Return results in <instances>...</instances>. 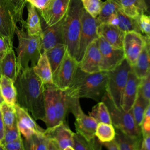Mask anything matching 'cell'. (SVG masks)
Instances as JSON below:
<instances>
[{"label": "cell", "mask_w": 150, "mask_h": 150, "mask_svg": "<svg viewBox=\"0 0 150 150\" xmlns=\"http://www.w3.org/2000/svg\"><path fill=\"white\" fill-rule=\"evenodd\" d=\"M63 150H75V149L72 146H67L64 148Z\"/></svg>", "instance_id": "cell-52"}, {"label": "cell", "mask_w": 150, "mask_h": 150, "mask_svg": "<svg viewBox=\"0 0 150 150\" xmlns=\"http://www.w3.org/2000/svg\"><path fill=\"white\" fill-rule=\"evenodd\" d=\"M83 8L93 18H96L101 11L103 5L101 0H80Z\"/></svg>", "instance_id": "cell-38"}, {"label": "cell", "mask_w": 150, "mask_h": 150, "mask_svg": "<svg viewBox=\"0 0 150 150\" xmlns=\"http://www.w3.org/2000/svg\"><path fill=\"white\" fill-rule=\"evenodd\" d=\"M115 131V140L119 150H139L142 137L129 136L117 129Z\"/></svg>", "instance_id": "cell-28"}, {"label": "cell", "mask_w": 150, "mask_h": 150, "mask_svg": "<svg viewBox=\"0 0 150 150\" xmlns=\"http://www.w3.org/2000/svg\"><path fill=\"white\" fill-rule=\"evenodd\" d=\"M68 112H71L75 118V128L76 133L87 140H90L95 137V131L98 122L89 115L83 111L79 98L69 96L66 94Z\"/></svg>", "instance_id": "cell-8"}, {"label": "cell", "mask_w": 150, "mask_h": 150, "mask_svg": "<svg viewBox=\"0 0 150 150\" xmlns=\"http://www.w3.org/2000/svg\"><path fill=\"white\" fill-rule=\"evenodd\" d=\"M16 124L20 133L23 135L25 139H29L33 134H35L32 129L29 128L28 127H27L26 125H25L22 122H21L18 120H17Z\"/></svg>", "instance_id": "cell-45"}, {"label": "cell", "mask_w": 150, "mask_h": 150, "mask_svg": "<svg viewBox=\"0 0 150 150\" xmlns=\"http://www.w3.org/2000/svg\"><path fill=\"white\" fill-rule=\"evenodd\" d=\"M107 72L88 73L78 68L70 87L65 90L69 96L101 101L107 92Z\"/></svg>", "instance_id": "cell-2"}, {"label": "cell", "mask_w": 150, "mask_h": 150, "mask_svg": "<svg viewBox=\"0 0 150 150\" xmlns=\"http://www.w3.org/2000/svg\"><path fill=\"white\" fill-rule=\"evenodd\" d=\"M98 43L101 57V71H110L117 67L125 59L122 49L112 46L101 36H99Z\"/></svg>", "instance_id": "cell-11"}, {"label": "cell", "mask_w": 150, "mask_h": 150, "mask_svg": "<svg viewBox=\"0 0 150 150\" xmlns=\"http://www.w3.org/2000/svg\"><path fill=\"white\" fill-rule=\"evenodd\" d=\"M140 128L142 137L150 135V101L146 108Z\"/></svg>", "instance_id": "cell-42"}, {"label": "cell", "mask_w": 150, "mask_h": 150, "mask_svg": "<svg viewBox=\"0 0 150 150\" xmlns=\"http://www.w3.org/2000/svg\"><path fill=\"white\" fill-rule=\"evenodd\" d=\"M17 122V121H16ZM21 133L18 128L16 122L11 128H5L4 136L1 141L2 145L15 141L21 137Z\"/></svg>", "instance_id": "cell-39"}, {"label": "cell", "mask_w": 150, "mask_h": 150, "mask_svg": "<svg viewBox=\"0 0 150 150\" xmlns=\"http://www.w3.org/2000/svg\"><path fill=\"white\" fill-rule=\"evenodd\" d=\"M147 41L148 39L142 34L137 32L131 31L125 33L122 49L125 59L131 66L136 62Z\"/></svg>", "instance_id": "cell-12"}, {"label": "cell", "mask_w": 150, "mask_h": 150, "mask_svg": "<svg viewBox=\"0 0 150 150\" xmlns=\"http://www.w3.org/2000/svg\"><path fill=\"white\" fill-rule=\"evenodd\" d=\"M4 132H5V125L3 122L1 112L0 110V140L1 141H2L4 138Z\"/></svg>", "instance_id": "cell-49"}, {"label": "cell", "mask_w": 150, "mask_h": 150, "mask_svg": "<svg viewBox=\"0 0 150 150\" xmlns=\"http://www.w3.org/2000/svg\"><path fill=\"white\" fill-rule=\"evenodd\" d=\"M67 51V47L64 44H59L50 49L45 52L49 62L53 77L59 69Z\"/></svg>", "instance_id": "cell-27"}, {"label": "cell", "mask_w": 150, "mask_h": 150, "mask_svg": "<svg viewBox=\"0 0 150 150\" xmlns=\"http://www.w3.org/2000/svg\"><path fill=\"white\" fill-rule=\"evenodd\" d=\"M23 141L25 150H47L48 138L45 135L34 134Z\"/></svg>", "instance_id": "cell-36"}, {"label": "cell", "mask_w": 150, "mask_h": 150, "mask_svg": "<svg viewBox=\"0 0 150 150\" xmlns=\"http://www.w3.org/2000/svg\"><path fill=\"white\" fill-rule=\"evenodd\" d=\"M0 73L13 81H15L19 74L17 57L13 47H11L0 61Z\"/></svg>", "instance_id": "cell-21"}, {"label": "cell", "mask_w": 150, "mask_h": 150, "mask_svg": "<svg viewBox=\"0 0 150 150\" xmlns=\"http://www.w3.org/2000/svg\"><path fill=\"white\" fill-rule=\"evenodd\" d=\"M15 81L9 77L1 75L0 77V93L4 102L14 106L16 104L17 92Z\"/></svg>", "instance_id": "cell-25"}, {"label": "cell", "mask_w": 150, "mask_h": 150, "mask_svg": "<svg viewBox=\"0 0 150 150\" xmlns=\"http://www.w3.org/2000/svg\"><path fill=\"white\" fill-rule=\"evenodd\" d=\"M5 150H25L23 139L21 137L17 140L4 145Z\"/></svg>", "instance_id": "cell-44"}, {"label": "cell", "mask_w": 150, "mask_h": 150, "mask_svg": "<svg viewBox=\"0 0 150 150\" xmlns=\"http://www.w3.org/2000/svg\"><path fill=\"white\" fill-rule=\"evenodd\" d=\"M101 101L107 106L112 124L115 129L129 136L142 137L141 128L137 125L131 110L125 111L122 108L117 107L107 95V92Z\"/></svg>", "instance_id": "cell-7"}, {"label": "cell", "mask_w": 150, "mask_h": 150, "mask_svg": "<svg viewBox=\"0 0 150 150\" xmlns=\"http://www.w3.org/2000/svg\"><path fill=\"white\" fill-rule=\"evenodd\" d=\"M101 57L98 39H96L87 47L81 60L79 62V67L86 73H97L101 71Z\"/></svg>", "instance_id": "cell-14"}, {"label": "cell", "mask_w": 150, "mask_h": 150, "mask_svg": "<svg viewBox=\"0 0 150 150\" xmlns=\"http://www.w3.org/2000/svg\"><path fill=\"white\" fill-rule=\"evenodd\" d=\"M47 150H60L55 142L52 139H48L47 142Z\"/></svg>", "instance_id": "cell-50"}, {"label": "cell", "mask_w": 150, "mask_h": 150, "mask_svg": "<svg viewBox=\"0 0 150 150\" xmlns=\"http://www.w3.org/2000/svg\"><path fill=\"white\" fill-rule=\"evenodd\" d=\"M4 102V100L3 99V98L2 97L1 95V93H0V105Z\"/></svg>", "instance_id": "cell-54"}, {"label": "cell", "mask_w": 150, "mask_h": 150, "mask_svg": "<svg viewBox=\"0 0 150 150\" xmlns=\"http://www.w3.org/2000/svg\"><path fill=\"white\" fill-rule=\"evenodd\" d=\"M0 110L5 125V128L12 127L17 121L16 111L14 106L9 105L4 102L0 105Z\"/></svg>", "instance_id": "cell-37"}, {"label": "cell", "mask_w": 150, "mask_h": 150, "mask_svg": "<svg viewBox=\"0 0 150 150\" xmlns=\"http://www.w3.org/2000/svg\"><path fill=\"white\" fill-rule=\"evenodd\" d=\"M103 146H104L108 150H119L117 144L115 139L108 142L102 144Z\"/></svg>", "instance_id": "cell-48"}, {"label": "cell", "mask_w": 150, "mask_h": 150, "mask_svg": "<svg viewBox=\"0 0 150 150\" xmlns=\"http://www.w3.org/2000/svg\"><path fill=\"white\" fill-rule=\"evenodd\" d=\"M116 131L112 124L98 122L97 125L95 137L101 143L108 142L115 139Z\"/></svg>", "instance_id": "cell-31"}, {"label": "cell", "mask_w": 150, "mask_h": 150, "mask_svg": "<svg viewBox=\"0 0 150 150\" xmlns=\"http://www.w3.org/2000/svg\"><path fill=\"white\" fill-rule=\"evenodd\" d=\"M139 150H150V135L142 137Z\"/></svg>", "instance_id": "cell-47"}, {"label": "cell", "mask_w": 150, "mask_h": 150, "mask_svg": "<svg viewBox=\"0 0 150 150\" xmlns=\"http://www.w3.org/2000/svg\"><path fill=\"white\" fill-rule=\"evenodd\" d=\"M98 33L112 46L122 49L125 32L117 26L107 23H101L98 27Z\"/></svg>", "instance_id": "cell-19"}, {"label": "cell", "mask_w": 150, "mask_h": 150, "mask_svg": "<svg viewBox=\"0 0 150 150\" xmlns=\"http://www.w3.org/2000/svg\"><path fill=\"white\" fill-rule=\"evenodd\" d=\"M139 93L148 102L150 101V70L147 74L141 79Z\"/></svg>", "instance_id": "cell-40"}, {"label": "cell", "mask_w": 150, "mask_h": 150, "mask_svg": "<svg viewBox=\"0 0 150 150\" xmlns=\"http://www.w3.org/2000/svg\"><path fill=\"white\" fill-rule=\"evenodd\" d=\"M131 69V66L125 59L115 69L107 71V94L115 106L120 108H122L123 91Z\"/></svg>", "instance_id": "cell-6"}, {"label": "cell", "mask_w": 150, "mask_h": 150, "mask_svg": "<svg viewBox=\"0 0 150 150\" xmlns=\"http://www.w3.org/2000/svg\"><path fill=\"white\" fill-rule=\"evenodd\" d=\"M15 33L19 42L16 57L19 73L23 69L33 67L36 64L42 51V41L40 36L29 35L23 25L21 29L16 27Z\"/></svg>", "instance_id": "cell-4"}, {"label": "cell", "mask_w": 150, "mask_h": 150, "mask_svg": "<svg viewBox=\"0 0 150 150\" xmlns=\"http://www.w3.org/2000/svg\"><path fill=\"white\" fill-rule=\"evenodd\" d=\"M11 47H13V42L0 36V61Z\"/></svg>", "instance_id": "cell-43"}, {"label": "cell", "mask_w": 150, "mask_h": 150, "mask_svg": "<svg viewBox=\"0 0 150 150\" xmlns=\"http://www.w3.org/2000/svg\"><path fill=\"white\" fill-rule=\"evenodd\" d=\"M140 81L141 79L134 74L131 69L122 94V108L124 111L131 110L138 94Z\"/></svg>", "instance_id": "cell-17"}, {"label": "cell", "mask_w": 150, "mask_h": 150, "mask_svg": "<svg viewBox=\"0 0 150 150\" xmlns=\"http://www.w3.org/2000/svg\"><path fill=\"white\" fill-rule=\"evenodd\" d=\"M106 23L117 26L125 33L135 31L141 33L138 19L127 16L121 10H119L117 13L112 15Z\"/></svg>", "instance_id": "cell-20"}, {"label": "cell", "mask_w": 150, "mask_h": 150, "mask_svg": "<svg viewBox=\"0 0 150 150\" xmlns=\"http://www.w3.org/2000/svg\"><path fill=\"white\" fill-rule=\"evenodd\" d=\"M83 8L80 0H71L63 21V34L67 52L76 60L79 49Z\"/></svg>", "instance_id": "cell-3"}, {"label": "cell", "mask_w": 150, "mask_h": 150, "mask_svg": "<svg viewBox=\"0 0 150 150\" xmlns=\"http://www.w3.org/2000/svg\"><path fill=\"white\" fill-rule=\"evenodd\" d=\"M149 102L146 101L139 93L132 107L131 111L137 125L141 127L145 112Z\"/></svg>", "instance_id": "cell-35"}, {"label": "cell", "mask_w": 150, "mask_h": 150, "mask_svg": "<svg viewBox=\"0 0 150 150\" xmlns=\"http://www.w3.org/2000/svg\"><path fill=\"white\" fill-rule=\"evenodd\" d=\"M138 22L141 33L150 41V15H142L138 19Z\"/></svg>", "instance_id": "cell-41"}, {"label": "cell", "mask_w": 150, "mask_h": 150, "mask_svg": "<svg viewBox=\"0 0 150 150\" xmlns=\"http://www.w3.org/2000/svg\"><path fill=\"white\" fill-rule=\"evenodd\" d=\"M63 18L52 26L46 25V26L43 29L40 36L42 52H46L59 44H64L63 34Z\"/></svg>", "instance_id": "cell-16"}, {"label": "cell", "mask_w": 150, "mask_h": 150, "mask_svg": "<svg viewBox=\"0 0 150 150\" xmlns=\"http://www.w3.org/2000/svg\"><path fill=\"white\" fill-rule=\"evenodd\" d=\"M54 84L45 85L44 90V108L45 117L42 120L46 124L47 128L56 125V115L54 105Z\"/></svg>", "instance_id": "cell-18"}, {"label": "cell", "mask_w": 150, "mask_h": 150, "mask_svg": "<svg viewBox=\"0 0 150 150\" xmlns=\"http://www.w3.org/2000/svg\"><path fill=\"white\" fill-rule=\"evenodd\" d=\"M79 68V62L66 51L63 60L53 76V84L59 89L66 90L71 86Z\"/></svg>", "instance_id": "cell-10"}, {"label": "cell", "mask_w": 150, "mask_h": 150, "mask_svg": "<svg viewBox=\"0 0 150 150\" xmlns=\"http://www.w3.org/2000/svg\"><path fill=\"white\" fill-rule=\"evenodd\" d=\"M146 8V14L150 15V0H144Z\"/></svg>", "instance_id": "cell-51"}, {"label": "cell", "mask_w": 150, "mask_h": 150, "mask_svg": "<svg viewBox=\"0 0 150 150\" xmlns=\"http://www.w3.org/2000/svg\"><path fill=\"white\" fill-rule=\"evenodd\" d=\"M131 68L132 71L139 79H142L150 70V55L146 44Z\"/></svg>", "instance_id": "cell-29"}, {"label": "cell", "mask_w": 150, "mask_h": 150, "mask_svg": "<svg viewBox=\"0 0 150 150\" xmlns=\"http://www.w3.org/2000/svg\"><path fill=\"white\" fill-rule=\"evenodd\" d=\"M16 104L29 112L35 120L45 117V84L35 73L33 67L21 70L16 80Z\"/></svg>", "instance_id": "cell-1"}, {"label": "cell", "mask_w": 150, "mask_h": 150, "mask_svg": "<svg viewBox=\"0 0 150 150\" xmlns=\"http://www.w3.org/2000/svg\"><path fill=\"white\" fill-rule=\"evenodd\" d=\"M101 23L97 18L92 17L84 8L81 13V32L79 42V49L77 61L81 60L88 45L98 39V27Z\"/></svg>", "instance_id": "cell-9"}, {"label": "cell", "mask_w": 150, "mask_h": 150, "mask_svg": "<svg viewBox=\"0 0 150 150\" xmlns=\"http://www.w3.org/2000/svg\"><path fill=\"white\" fill-rule=\"evenodd\" d=\"M119 10H121L119 0H105L103 2L100 12L96 18L101 23H106L108 19Z\"/></svg>", "instance_id": "cell-34"}, {"label": "cell", "mask_w": 150, "mask_h": 150, "mask_svg": "<svg viewBox=\"0 0 150 150\" xmlns=\"http://www.w3.org/2000/svg\"><path fill=\"white\" fill-rule=\"evenodd\" d=\"M1 73H0V77H1Z\"/></svg>", "instance_id": "cell-57"}, {"label": "cell", "mask_w": 150, "mask_h": 150, "mask_svg": "<svg viewBox=\"0 0 150 150\" xmlns=\"http://www.w3.org/2000/svg\"><path fill=\"white\" fill-rule=\"evenodd\" d=\"M146 47H147V49H148V53L150 55V41H147L146 42Z\"/></svg>", "instance_id": "cell-53"}, {"label": "cell", "mask_w": 150, "mask_h": 150, "mask_svg": "<svg viewBox=\"0 0 150 150\" xmlns=\"http://www.w3.org/2000/svg\"><path fill=\"white\" fill-rule=\"evenodd\" d=\"M71 0H50L45 8L40 12L45 24L53 25L65 16Z\"/></svg>", "instance_id": "cell-13"}, {"label": "cell", "mask_w": 150, "mask_h": 150, "mask_svg": "<svg viewBox=\"0 0 150 150\" xmlns=\"http://www.w3.org/2000/svg\"><path fill=\"white\" fill-rule=\"evenodd\" d=\"M0 144H1V140H0Z\"/></svg>", "instance_id": "cell-56"}, {"label": "cell", "mask_w": 150, "mask_h": 150, "mask_svg": "<svg viewBox=\"0 0 150 150\" xmlns=\"http://www.w3.org/2000/svg\"><path fill=\"white\" fill-rule=\"evenodd\" d=\"M28 18L26 21L22 20L23 24L28 33L32 36H41L43 28L42 26L40 19L37 9L33 5L29 4L28 7Z\"/></svg>", "instance_id": "cell-22"}, {"label": "cell", "mask_w": 150, "mask_h": 150, "mask_svg": "<svg viewBox=\"0 0 150 150\" xmlns=\"http://www.w3.org/2000/svg\"><path fill=\"white\" fill-rule=\"evenodd\" d=\"M103 144L96 137L87 140L77 133H74L73 148L75 150H101Z\"/></svg>", "instance_id": "cell-32"}, {"label": "cell", "mask_w": 150, "mask_h": 150, "mask_svg": "<svg viewBox=\"0 0 150 150\" xmlns=\"http://www.w3.org/2000/svg\"><path fill=\"white\" fill-rule=\"evenodd\" d=\"M121 10L127 16L138 19L146 14V8L144 0H119Z\"/></svg>", "instance_id": "cell-24"}, {"label": "cell", "mask_w": 150, "mask_h": 150, "mask_svg": "<svg viewBox=\"0 0 150 150\" xmlns=\"http://www.w3.org/2000/svg\"><path fill=\"white\" fill-rule=\"evenodd\" d=\"M0 150H5L4 146V145H2V144H0Z\"/></svg>", "instance_id": "cell-55"}, {"label": "cell", "mask_w": 150, "mask_h": 150, "mask_svg": "<svg viewBox=\"0 0 150 150\" xmlns=\"http://www.w3.org/2000/svg\"><path fill=\"white\" fill-rule=\"evenodd\" d=\"M74 135V132L70 129L66 122L46 128L45 132V135L53 141L60 150L67 146H73Z\"/></svg>", "instance_id": "cell-15"}, {"label": "cell", "mask_w": 150, "mask_h": 150, "mask_svg": "<svg viewBox=\"0 0 150 150\" xmlns=\"http://www.w3.org/2000/svg\"><path fill=\"white\" fill-rule=\"evenodd\" d=\"M54 105L56 115V125L66 122V117L68 112L67 96L65 90L57 88L54 90Z\"/></svg>", "instance_id": "cell-26"}, {"label": "cell", "mask_w": 150, "mask_h": 150, "mask_svg": "<svg viewBox=\"0 0 150 150\" xmlns=\"http://www.w3.org/2000/svg\"><path fill=\"white\" fill-rule=\"evenodd\" d=\"M33 70L45 85L54 84L53 73L45 52H42L36 64L33 67Z\"/></svg>", "instance_id": "cell-23"}, {"label": "cell", "mask_w": 150, "mask_h": 150, "mask_svg": "<svg viewBox=\"0 0 150 150\" xmlns=\"http://www.w3.org/2000/svg\"><path fill=\"white\" fill-rule=\"evenodd\" d=\"M25 0H0V36L13 42L16 24L22 19Z\"/></svg>", "instance_id": "cell-5"}, {"label": "cell", "mask_w": 150, "mask_h": 150, "mask_svg": "<svg viewBox=\"0 0 150 150\" xmlns=\"http://www.w3.org/2000/svg\"><path fill=\"white\" fill-rule=\"evenodd\" d=\"M88 115L92 117L98 122H104L112 124L111 116L107 106L103 101H99L96 105L93 106Z\"/></svg>", "instance_id": "cell-33"}, {"label": "cell", "mask_w": 150, "mask_h": 150, "mask_svg": "<svg viewBox=\"0 0 150 150\" xmlns=\"http://www.w3.org/2000/svg\"><path fill=\"white\" fill-rule=\"evenodd\" d=\"M26 2L35 6L39 12L42 11L50 0H25Z\"/></svg>", "instance_id": "cell-46"}, {"label": "cell", "mask_w": 150, "mask_h": 150, "mask_svg": "<svg viewBox=\"0 0 150 150\" xmlns=\"http://www.w3.org/2000/svg\"><path fill=\"white\" fill-rule=\"evenodd\" d=\"M16 118L18 120L22 122L23 124L32 129L35 134L39 135H45V129L40 127L35 121V119L29 114L28 111L22 108L18 104L14 105Z\"/></svg>", "instance_id": "cell-30"}]
</instances>
